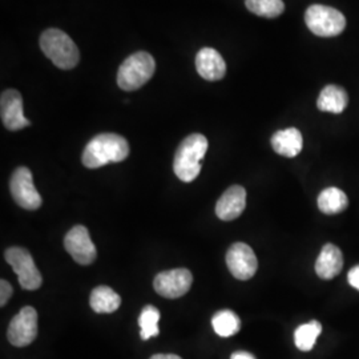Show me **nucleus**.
Here are the masks:
<instances>
[{"mask_svg":"<svg viewBox=\"0 0 359 359\" xmlns=\"http://www.w3.org/2000/svg\"><path fill=\"white\" fill-rule=\"evenodd\" d=\"M129 154V144L123 136L102 133L95 136L81 156L84 167L97 169L111 163L124 161Z\"/></svg>","mask_w":359,"mask_h":359,"instance_id":"1","label":"nucleus"},{"mask_svg":"<svg viewBox=\"0 0 359 359\" xmlns=\"http://www.w3.org/2000/svg\"><path fill=\"white\" fill-rule=\"evenodd\" d=\"M208 147L205 136L200 133H193L181 142L173 161V170L181 181L192 182L198 177Z\"/></svg>","mask_w":359,"mask_h":359,"instance_id":"2","label":"nucleus"},{"mask_svg":"<svg viewBox=\"0 0 359 359\" xmlns=\"http://www.w3.org/2000/svg\"><path fill=\"white\" fill-rule=\"evenodd\" d=\"M40 48L60 69H72L80 60V52L74 40L57 28L46 29L41 34Z\"/></svg>","mask_w":359,"mask_h":359,"instance_id":"3","label":"nucleus"},{"mask_svg":"<svg viewBox=\"0 0 359 359\" xmlns=\"http://www.w3.org/2000/svg\"><path fill=\"white\" fill-rule=\"evenodd\" d=\"M156 71L154 56L140 51L128 56L118 68L117 84L123 90H136L147 84Z\"/></svg>","mask_w":359,"mask_h":359,"instance_id":"4","label":"nucleus"},{"mask_svg":"<svg viewBox=\"0 0 359 359\" xmlns=\"http://www.w3.org/2000/svg\"><path fill=\"white\" fill-rule=\"evenodd\" d=\"M309 29L321 38H333L344 32L346 27L345 15L329 6L313 4L305 13Z\"/></svg>","mask_w":359,"mask_h":359,"instance_id":"5","label":"nucleus"},{"mask_svg":"<svg viewBox=\"0 0 359 359\" xmlns=\"http://www.w3.org/2000/svg\"><path fill=\"white\" fill-rule=\"evenodd\" d=\"M6 261L18 274L19 283L25 290H36L41 286V274L31 253L20 246H13L6 250Z\"/></svg>","mask_w":359,"mask_h":359,"instance_id":"6","label":"nucleus"},{"mask_svg":"<svg viewBox=\"0 0 359 359\" xmlns=\"http://www.w3.org/2000/svg\"><path fill=\"white\" fill-rule=\"evenodd\" d=\"M10 191L15 203L27 210H36L41 206V197L34 185L31 170L26 167L18 168L10 180Z\"/></svg>","mask_w":359,"mask_h":359,"instance_id":"7","label":"nucleus"},{"mask_svg":"<svg viewBox=\"0 0 359 359\" xmlns=\"http://www.w3.org/2000/svg\"><path fill=\"white\" fill-rule=\"evenodd\" d=\"M8 341L16 347L31 345L38 337V313L31 306H26L13 318L7 332Z\"/></svg>","mask_w":359,"mask_h":359,"instance_id":"8","label":"nucleus"},{"mask_svg":"<svg viewBox=\"0 0 359 359\" xmlns=\"http://www.w3.org/2000/svg\"><path fill=\"white\" fill-rule=\"evenodd\" d=\"M192 283L193 276L189 270H167L154 277V287L157 294L175 299L187 294Z\"/></svg>","mask_w":359,"mask_h":359,"instance_id":"9","label":"nucleus"},{"mask_svg":"<svg viewBox=\"0 0 359 359\" xmlns=\"http://www.w3.org/2000/svg\"><path fill=\"white\" fill-rule=\"evenodd\" d=\"M226 265L233 277L241 281L250 280L258 269V261L253 249L244 243L231 245L226 253Z\"/></svg>","mask_w":359,"mask_h":359,"instance_id":"10","label":"nucleus"},{"mask_svg":"<svg viewBox=\"0 0 359 359\" xmlns=\"http://www.w3.org/2000/svg\"><path fill=\"white\" fill-rule=\"evenodd\" d=\"M65 250L80 265H90L95 262L97 252L90 240V231L83 226L76 225L67 233L65 238Z\"/></svg>","mask_w":359,"mask_h":359,"instance_id":"11","label":"nucleus"},{"mask_svg":"<svg viewBox=\"0 0 359 359\" xmlns=\"http://www.w3.org/2000/svg\"><path fill=\"white\" fill-rule=\"evenodd\" d=\"M0 114L3 126L8 130H20L31 126L23 114V97L16 90H7L0 97Z\"/></svg>","mask_w":359,"mask_h":359,"instance_id":"12","label":"nucleus"},{"mask_svg":"<svg viewBox=\"0 0 359 359\" xmlns=\"http://www.w3.org/2000/svg\"><path fill=\"white\" fill-rule=\"evenodd\" d=\"M246 206V191L240 185H233L219 197L216 215L222 221H231L243 215Z\"/></svg>","mask_w":359,"mask_h":359,"instance_id":"13","label":"nucleus"},{"mask_svg":"<svg viewBox=\"0 0 359 359\" xmlns=\"http://www.w3.org/2000/svg\"><path fill=\"white\" fill-rule=\"evenodd\" d=\"M196 69L208 81H218L225 76L226 65L219 52L206 47L197 52Z\"/></svg>","mask_w":359,"mask_h":359,"instance_id":"14","label":"nucleus"},{"mask_svg":"<svg viewBox=\"0 0 359 359\" xmlns=\"http://www.w3.org/2000/svg\"><path fill=\"white\" fill-rule=\"evenodd\" d=\"M344 268V256L338 246L323 245L321 253L316 262V273L322 280H333Z\"/></svg>","mask_w":359,"mask_h":359,"instance_id":"15","label":"nucleus"},{"mask_svg":"<svg viewBox=\"0 0 359 359\" xmlns=\"http://www.w3.org/2000/svg\"><path fill=\"white\" fill-rule=\"evenodd\" d=\"M271 147L276 154L283 157H295L301 154L304 147L302 133L297 128L281 129L271 136Z\"/></svg>","mask_w":359,"mask_h":359,"instance_id":"16","label":"nucleus"},{"mask_svg":"<svg viewBox=\"0 0 359 359\" xmlns=\"http://www.w3.org/2000/svg\"><path fill=\"white\" fill-rule=\"evenodd\" d=\"M348 104V96L346 90L339 86L330 84L326 86L320 93V97L317 100V107L322 112H330V114H342L346 109Z\"/></svg>","mask_w":359,"mask_h":359,"instance_id":"17","label":"nucleus"},{"mask_svg":"<svg viewBox=\"0 0 359 359\" xmlns=\"http://www.w3.org/2000/svg\"><path fill=\"white\" fill-rule=\"evenodd\" d=\"M90 305L95 313H114L121 305V298L108 286H97L92 290Z\"/></svg>","mask_w":359,"mask_h":359,"instance_id":"18","label":"nucleus"},{"mask_svg":"<svg viewBox=\"0 0 359 359\" xmlns=\"http://www.w3.org/2000/svg\"><path fill=\"white\" fill-rule=\"evenodd\" d=\"M348 206L346 193L338 188H327L318 197V208L325 215L342 213Z\"/></svg>","mask_w":359,"mask_h":359,"instance_id":"19","label":"nucleus"},{"mask_svg":"<svg viewBox=\"0 0 359 359\" xmlns=\"http://www.w3.org/2000/svg\"><path fill=\"white\" fill-rule=\"evenodd\" d=\"M212 326L215 332L224 338L238 333L241 329V321L238 316L231 310H221L212 318Z\"/></svg>","mask_w":359,"mask_h":359,"instance_id":"20","label":"nucleus"},{"mask_svg":"<svg viewBox=\"0 0 359 359\" xmlns=\"http://www.w3.org/2000/svg\"><path fill=\"white\" fill-rule=\"evenodd\" d=\"M322 332V325L318 321H311L305 325H301L294 333L295 346L301 351H310L314 345L317 338Z\"/></svg>","mask_w":359,"mask_h":359,"instance_id":"21","label":"nucleus"},{"mask_svg":"<svg viewBox=\"0 0 359 359\" xmlns=\"http://www.w3.org/2000/svg\"><path fill=\"white\" fill-rule=\"evenodd\" d=\"M245 6L250 13L266 19H276L285 11L283 0H245Z\"/></svg>","mask_w":359,"mask_h":359,"instance_id":"22","label":"nucleus"},{"mask_svg":"<svg viewBox=\"0 0 359 359\" xmlns=\"http://www.w3.org/2000/svg\"><path fill=\"white\" fill-rule=\"evenodd\" d=\"M158 321H160V311L158 309L152 305H148L142 309V314L139 317V325L142 327L140 337L144 341H148L149 338L157 337L158 330Z\"/></svg>","mask_w":359,"mask_h":359,"instance_id":"23","label":"nucleus"},{"mask_svg":"<svg viewBox=\"0 0 359 359\" xmlns=\"http://www.w3.org/2000/svg\"><path fill=\"white\" fill-rule=\"evenodd\" d=\"M13 289L11 283H7L6 280L0 281V306H6V304L8 302V299L13 295Z\"/></svg>","mask_w":359,"mask_h":359,"instance_id":"24","label":"nucleus"},{"mask_svg":"<svg viewBox=\"0 0 359 359\" xmlns=\"http://www.w3.org/2000/svg\"><path fill=\"white\" fill-rule=\"evenodd\" d=\"M347 280H348V283H350L354 289L359 290V265L354 266L353 269L348 271Z\"/></svg>","mask_w":359,"mask_h":359,"instance_id":"25","label":"nucleus"},{"mask_svg":"<svg viewBox=\"0 0 359 359\" xmlns=\"http://www.w3.org/2000/svg\"><path fill=\"white\" fill-rule=\"evenodd\" d=\"M231 359H256L250 353L246 351H237L234 354H231Z\"/></svg>","mask_w":359,"mask_h":359,"instance_id":"26","label":"nucleus"},{"mask_svg":"<svg viewBox=\"0 0 359 359\" xmlns=\"http://www.w3.org/2000/svg\"><path fill=\"white\" fill-rule=\"evenodd\" d=\"M151 359H182L179 355L175 354H156Z\"/></svg>","mask_w":359,"mask_h":359,"instance_id":"27","label":"nucleus"}]
</instances>
